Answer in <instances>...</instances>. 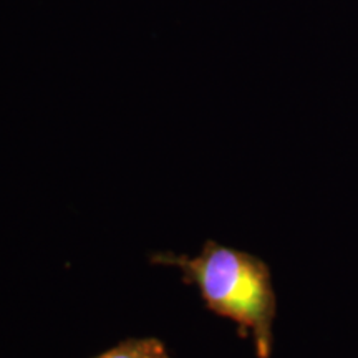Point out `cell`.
Returning <instances> with one entry per match:
<instances>
[{"label":"cell","mask_w":358,"mask_h":358,"mask_svg":"<svg viewBox=\"0 0 358 358\" xmlns=\"http://www.w3.org/2000/svg\"><path fill=\"white\" fill-rule=\"evenodd\" d=\"M93 358H173L163 340L156 337H129Z\"/></svg>","instance_id":"cell-2"},{"label":"cell","mask_w":358,"mask_h":358,"mask_svg":"<svg viewBox=\"0 0 358 358\" xmlns=\"http://www.w3.org/2000/svg\"><path fill=\"white\" fill-rule=\"evenodd\" d=\"M150 261L178 267L182 282L198 287L208 310L234 322L241 337L252 335L259 358L271 357L277 297L271 268L262 259L206 241L194 257L156 252Z\"/></svg>","instance_id":"cell-1"}]
</instances>
